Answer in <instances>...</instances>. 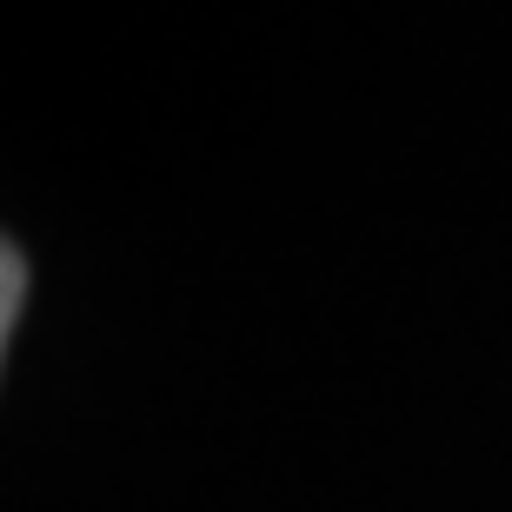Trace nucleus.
Masks as SVG:
<instances>
[{"label": "nucleus", "instance_id": "obj_1", "mask_svg": "<svg viewBox=\"0 0 512 512\" xmlns=\"http://www.w3.org/2000/svg\"><path fill=\"white\" fill-rule=\"evenodd\" d=\"M0 260H7V266H0V273H7V300H0V333L14 340V326H20V280H27V266H20V253H14V247L0 253Z\"/></svg>", "mask_w": 512, "mask_h": 512}]
</instances>
